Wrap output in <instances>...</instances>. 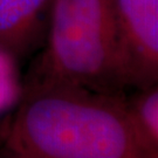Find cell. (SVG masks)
Masks as SVG:
<instances>
[{
    "instance_id": "obj_3",
    "label": "cell",
    "mask_w": 158,
    "mask_h": 158,
    "mask_svg": "<svg viewBox=\"0 0 158 158\" xmlns=\"http://www.w3.org/2000/svg\"><path fill=\"white\" fill-rule=\"evenodd\" d=\"M123 87L158 83V0H111Z\"/></svg>"
},
{
    "instance_id": "obj_5",
    "label": "cell",
    "mask_w": 158,
    "mask_h": 158,
    "mask_svg": "<svg viewBox=\"0 0 158 158\" xmlns=\"http://www.w3.org/2000/svg\"><path fill=\"white\" fill-rule=\"evenodd\" d=\"M127 104L145 145L158 158V83L139 89Z\"/></svg>"
},
{
    "instance_id": "obj_1",
    "label": "cell",
    "mask_w": 158,
    "mask_h": 158,
    "mask_svg": "<svg viewBox=\"0 0 158 158\" xmlns=\"http://www.w3.org/2000/svg\"><path fill=\"white\" fill-rule=\"evenodd\" d=\"M7 143L23 158H156L117 95L46 77L26 93Z\"/></svg>"
},
{
    "instance_id": "obj_7",
    "label": "cell",
    "mask_w": 158,
    "mask_h": 158,
    "mask_svg": "<svg viewBox=\"0 0 158 158\" xmlns=\"http://www.w3.org/2000/svg\"><path fill=\"white\" fill-rule=\"evenodd\" d=\"M1 158H23V157H20V156H18V155H15V153L11 152L10 156H7V157H1Z\"/></svg>"
},
{
    "instance_id": "obj_4",
    "label": "cell",
    "mask_w": 158,
    "mask_h": 158,
    "mask_svg": "<svg viewBox=\"0 0 158 158\" xmlns=\"http://www.w3.org/2000/svg\"><path fill=\"white\" fill-rule=\"evenodd\" d=\"M53 0H0V51L25 55L45 38Z\"/></svg>"
},
{
    "instance_id": "obj_2",
    "label": "cell",
    "mask_w": 158,
    "mask_h": 158,
    "mask_svg": "<svg viewBox=\"0 0 158 158\" xmlns=\"http://www.w3.org/2000/svg\"><path fill=\"white\" fill-rule=\"evenodd\" d=\"M45 36L42 77L113 95L123 88L111 0H53Z\"/></svg>"
},
{
    "instance_id": "obj_6",
    "label": "cell",
    "mask_w": 158,
    "mask_h": 158,
    "mask_svg": "<svg viewBox=\"0 0 158 158\" xmlns=\"http://www.w3.org/2000/svg\"><path fill=\"white\" fill-rule=\"evenodd\" d=\"M6 56L10 55L0 51V108L10 100L12 90L10 64L7 62Z\"/></svg>"
}]
</instances>
